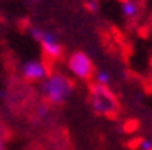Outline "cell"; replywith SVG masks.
<instances>
[{"label":"cell","instance_id":"cell-2","mask_svg":"<svg viewBox=\"0 0 152 150\" xmlns=\"http://www.w3.org/2000/svg\"><path fill=\"white\" fill-rule=\"evenodd\" d=\"M90 103L93 111L102 117H113L118 111V101L107 86L95 83L90 90Z\"/></svg>","mask_w":152,"mask_h":150},{"label":"cell","instance_id":"cell-8","mask_svg":"<svg viewBox=\"0 0 152 150\" xmlns=\"http://www.w3.org/2000/svg\"><path fill=\"white\" fill-rule=\"evenodd\" d=\"M29 32H31V36H32L34 39H36V41H39V39H41V36H42V29H41V27H36V25H32L31 27V29H29Z\"/></svg>","mask_w":152,"mask_h":150},{"label":"cell","instance_id":"cell-13","mask_svg":"<svg viewBox=\"0 0 152 150\" xmlns=\"http://www.w3.org/2000/svg\"><path fill=\"white\" fill-rule=\"evenodd\" d=\"M151 90H152V83H151Z\"/></svg>","mask_w":152,"mask_h":150},{"label":"cell","instance_id":"cell-11","mask_svg":"<svg viewBox=\"0 0 152 150\" xmlns=\"http://www.w3.org/2000/svg\"><path fill=\"white\" fill-rule=\"evenodd\" d=\"M31 2H34V4H37V2H41V0H31Z\"/></svg>","mask_w":152,"mask_h":150},{"label":"cell","instance_id":"cell-7","mask_svg":"<svg viewBox=\"0 0 152 150\" xmlns=\"http://www.w3.org/2000/svg\"><path fill=\"white\" fill-rule=\"evenodd\" d=\"M95 78H96V83L102 86H108L110 83V74L107 73V71H98L96 74H95Z\"/></svg>","mask_w":152,"mask_h":150},{"label":"cell","instance_id":"cell-5","mask_svg":"<svg viewBox=\"0 0 152 150\" xmlns=\"http://www.w3.org/2000/svg\"><path fill=\"white\" fill-rule=\"evenodd\" d=\"M49 74L48 66L42 61H27L22 66V76L27 81H41Z\"/></svg>","mask_w":152,"mask_h":150},{"label":"cell","instance_id":"cell-12","mask_svg":"<svg viewBox=\"0 0 152 150\" xmlns=\"http://www.w3.org/2000/svg\"><path fill=\"white\" fill-rule=\"evenodd\" d=\"M0 150H4V149H2V140H0Z\"/></svg>","mask_w":152,"mask_h":150},{"label":"cell","instance_id":"cell-9","mask_svg":"<svg viewBox=\"0 0 152 150\" xmlns=\"http://www.w3.org/2000/svg\"><path fill=\"white\" fill-rule=\"evenodd\" d=\"M139 149L140 150H152V140L142 138L140 142H139Z\"/></svg>","mask_w":152,"mask_h":150},{"label":"cell","instance_id":"cell-4","mask_svg":"<svg viewBox=\"0 0 152 150\" xmlns=\"http://www.w3.org/2000/svg\"><path fill=\"white\" fill-rule=\"evenodd\" d=\"M39 42H41V47H42L44 54L51 59H58L61 58V54H63V46L61 42L58 41L53 32H48V31H44L41 39H39Z\"/></svg>","mask_w":152,"mask_h":150},{"label":"cell","instance_id":"cell-6","mask_svg":"<svg viewBox=\"0 0 152 150\" xmlns=\"http://www.w3.org/2000/svg\"><path fill=\"white\" fill-rule=\"evenodd\" d=\"M140 12V5L137 0H124L122 2V15L127 19H135Z\"/></svg>","mask_w":152,"mask_h":150},{"label":"cell","instance_id":"cell-1","mask_svg":"<svg viewBox=\"0 0 152 150\" xmlns=\"http://www.w3.org/2000/svg\"><path fill=\"white\" fill-rule=\"evenodd\" d=\"M42 95L46 96L49 103L53 105H61L64 103L69 95L73 93V81L64 74L59 73H53L48 74L42 81Z\"/></svg>","mask_w":152,"mask_h":150},{"label":"cell","instance_id":"cell-3","mask_svg":"<svg viewBox=\"0 0 152 150\" xmlns=\"http://www.w3.org/2000/svg\"><path fill=\"white\" fill-rule=\"evenodd\" d=\"M68 68H69L71 74L76 76L78 79H90L93 71H95L91 59L88 58V54L81 52V51H76V52H73L69 56Z\"/></svg>","mask_w":152,"mask_h":150},{"label":"cell","instance_id":"cell-10","mask_svg":"<svg viewBox=\"0 0 152 150\" xmlns=\"http://www.w3.org/2000/svg\"><path fill=\"white\" fill-rule=\"evenodd\" d=\"M86 7H88V10H90V12H96L98 10V2H96V0H88Z\"/></svg>","mask_w":152,"mask_h":150}]
</instances>
